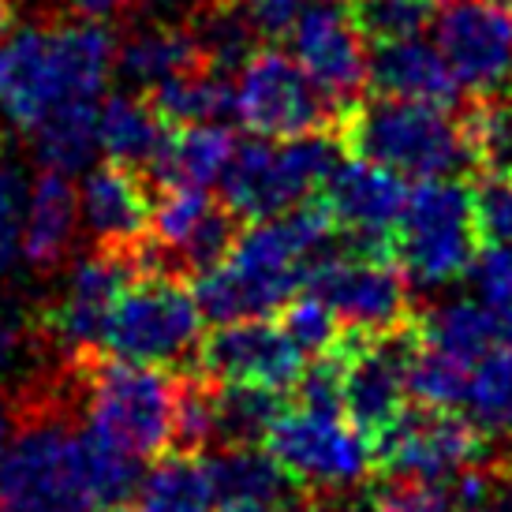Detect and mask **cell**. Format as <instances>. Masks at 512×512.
<instances>
[{
  "label": "cell",
  "instance_id": "1",
  "mask_svg": "<svg viewBox=\"0 0 512 512\" xmlns=\"http://www.w3.org/2000/svg\"><path fill=\"white\" fill-rule=\"evenodd\" d=\"M139 464L60 415H34L0 449V509L128 512Z\"/></svg>",
  "mask_w": 512,
  "mask_h": 512
},
{
  "label": "cell",
  "instance_id": "2",
  "mask_svg": "<svg viewBox=\"0 0 512 512\" xmlns=\"http://www.w3.org/2000/svg\"><path fill=\"white\" fill-rule=\"evenodd\" d=\"M333 221L326 210H288L266 217L240 232L232 251L217 266L195 277V299L202 318L240 322L270 318L299 288L307 285L311 266L329 251Z\"/></svg>",
  "mask_w": 512,
  "mask_h": 512
},
{
  "label": "cell",
  "instance_id": "3",
  "mask_svg": "<svg viewBox=\"0 0 512 512\" xmlns=\"http://www.w3.org/2000/svg\"><path fill=\"white\" fill-rule=\"evenodd\" d=\"M116 72V42L101 19L27 23L0 34V116L30 131L68 101H98Z\"/></svg>",
  "mask_w": 512,
  "mask_h": 512
},
{
  "label": "cell",
  "instance_id": "4",
  "mask_svg": "<svg viewBox=\"0 0 512 512\" xmlns=\"http://www.w3.org/2000/svg\"><path fill=\"white\" fill-rule=\"evenodd\" d=\"M341 143L352 157H367L404 180H438L475 165V150L464 124L449 109L427 101L378 98L352 105L344 116Z\"/></svg>",
  "mask_w": 512,
  "mask_h": 512
},
{
  "label": "cell",
  "instance_id": "5",
  "mask_svg": "<svg viewBox=\"0 0 512 512\" xmlns=\"http://www.w3.org/2000/svg\"><path fill=\"white\" fill-rule=\"evenodd\" d=\"M176 393L161 367L101 363L86 374V430L135 460H157L176 445Z\"/></svg>",
  "mask_w": 512,
  "mask_h": 512
},
{
  "label": "cell",
  "instance_id": "6",
  "mask_svg": "<svg viewBox=\"0 0 512 512\" xmlns=\"http://www.w3.org/2000/svg\"><path fill=\"white\" fill-rule=\"evenodd\" d=\"M479 243L471 191L456 176L419 180V187L408 191L393 228V251L412 285L441 288L464 277Z\"/></svg>",
  "mask_w": 512,
  "mask_h": 512
},
{
  "label": "cell",
  "instance_id": "7",
  "mask_svg": "<svg viewBox=\"0 0 512 512\" xmlns=\"http://www.w3.org/2000/svg\"><path fill=\"white\" fill-rule=\"evenodd\" d=\"M202 311L191 288H184L169 270H146L128 281L120 292L101 348L124 363L143 367H172L199 352Z\"/></svg>",
  "mask_w": 512,
  "mask_h": 512
},
{
  "label": "cell",
  "instance_id": "8",
  "mask_svg": "<svg viewBox=\"0 0 512 512\" xmlns=\"http://www.w3.org/2000/svg\"><path fill=\"white\" fill-rule=\"evenodd\" d=\"M333 165H337V154L322 131L296 135V139L255 135L251 143L236 146L221 176L228 210L247 221L288 214L299 202L311 199Z\"/></svg>",
  "mask_w": 512,
  "mask_h": 512
},
{
  "label": "cell",
  "instance_id": "9",
  "mask_svg": "<svg viewBox=\"0 0 512 512\" xmlns=\"http://www.w3.org/2000/svg\"><path fill=\"white\" fill-rule=\"evenodd\" d=\"M307 285L352 333H385L408 318V277L389 247H352L333 251L311 266Z\"/></svg>",
  "mask_w": 512,
  "mask_h": 512
},
{
  "label": "cell",
  "instance_id": "10",
  "mask_svg": "<svg viewBox=\"0 0 512 512\" xmlns=\"http://www.w3.org/2000/svg\"><path fill=\"white\" fill-rule=\"evenodd\" d=\"M236 116L258 139H296L333 120V101L318 90L292 53L255 49L236 79Z\"/></svg>",
  "mask_w": 512,
  "mask_h": 512
},
{
  "label": "cell",
  "instance_id": "11",
  "mask_svg": "<svg viewBox=\"0 0 512 512\" xmlns=\"http://www.w3.org/2000/svg\"><path fill=\"white\" fill-rule=\"evenodd\" d=\"M262 441L296 483L314 490L359 486L374 468V445L341 412H281Z\"/></svg>",
  "mask_w": 512,
  "mask_h": 512
},
{
  "label": "cell",
  "instance_id": "12",
  "mask_svg": "<svg viewBox=\"0 0 512 512\" xmlns=\"http://www.w3.org/2000/svg\"><path fill=\"white\" fill-rule=\"evenodd\" d=\"M419 333L404 329H385V333H352L337 341L344 363L341 385V412L348 423L363 434L378 438L400 412L404 400L412 397L408 389V370H412Z\"/></svg>",
  "mask_w": 512,
  "mask_h": 512
},
{
  "label": "cell",
  "instance_id": "13",
  "mask_svg": "<svg viewBox=\"0 0 512 512\" xmlns=\"http://www.w3.org/2000/svg\"><path fill=\"white\" fill-rule=\"evenodd\" d=\"M483 434L449 408L404 412L374 438V464L385 475L449 483L483 460Z\"/></svg>",
  "mask_w": 512,
  "mask_h": 512
},
{
  "label": "cell",
  "instance_id": "14",
  "mask_svg": "<svg viewBox=\"0 0 512 512\" xmlns=\"http://www.w3.org/2000/svg\"><path fill=\"white\" fill-rule=\"evenodd\" d=\"M434 38L460 90L498 98L512 83V12L498 0H449L434 15Z\"/></svg>",
  "mask_w": 512,
  "mask_h": 512
},
{
  "label": "cell",
  "instance_id": "15",
  "mask_svg": "<svg viewBox=\"0 0 512 512\" xmlns=\"http://www.w3.org/2000/svg\"><path fill=\"white\" fill-rule=\"evenodd\" d=\"M135 273H139V255H128V247L98 243V251L79 255L64 277L57 303L45 314V333L75 356L98 348L116 299Z\"/></svg>",
  "mask_w": 512,
  "mask_h": 512
},
{
  "label": "cell",
  "instance_id": "16",
  "mask_svg": "<svg viewBox=\"0 0 512 512\" xmlns=\"http://www.w3.org/2000/svg\"><path fill=\"white\" fill-rule=\"evenodd\" d=\"M154 255H139L146 270H187L202 273L217 266L236 243V214L228 206L210 202L206 191L195 187H165V199L150 214Z\"/></svg>",
  "mask_w": 512,
  "mask_h": 512
},
{
  "label": "cell",
  "instance_id": "17",
  "mask_svg": "<svg viewBox=\"0 0 512 512\" xmlns=\"http://www.w3.org/2000/svg\"><path fill=\"white\" fill-rule=\"evenodd\" d=\"M288 38H292V57L333 101V109H352L370 72L363 34H359L352 12L337 8L333 0L307 4Z\"/></svg>",
  "mask_w": 512,
  "mask_h": 512
},
{
  "label": "cell",
  "instance_id": "18",
  "mask_svg": "<svg viewBox=\"0 0 512 512\" xmlns=\"http://www.w3.org/2000/svg\"><path fill=\"white\" fill-rule=\"evenodd\" d=\"M303 352L281 326L270 318H240V322H217V329L199 341L202 370L217 382L262 385L281 393L299 382Z\"/></svg>",
  "mask_w": 512,
  "mask_h": 512
},
{
  "label": "cell",
  "instance_id": "19",
  "mask_svg": "<svg viewBox=\"0 0 512 512\" xmlns=\"http://www.w3.org/2000/svg\"><path fill=\"white\" fill-rule=\"evenodd\" d=\"M322 210L333 228H344L363 247H389L400 221L408 187L404 176L374 165L367 157L337 161L322 180Z\"/></svg>",
  "mask_w": 512,
  "mask_h": 512
},
{
  "label": "cell",
  "instance_id": "20",
  "mask_svg": "<svg viewBox=\"0 0 512 512\" xmlns=\"http://www.w3.org/2000/svg\"><path fill=\"white\" fill-rule=\"evenodd\" d=\"M150 191L128 165H98L83 172L79 225L105 247H135L150 228Z\"/></svg>",
  "mask_w": 512,
  "mask_h": 512
},
{
  "label": "cell",
  "instance_id": "21",
  "mask_svg": "<svg viewBox=\"0 0 512 512\" xmlns=\"http://www.w3.org/2000/svg\"><path fill=\"white\" fill-rule=\"evenodd\" d=\"M367 83L382 98L427 101V105H441V109H453L464 94L445 57H441V49L423 42V38H400V42L378 45L370 57Z\"/></svg>",
  "mask_w": 512,
  "mask_h": 512
},
{
  "label": "cell",
  "instance_id": "22",
  "mask_svg": "<svg viewBox=\"0 0 512 512\" xmlns=\"http://www.w3.org/2000/svg\"><path fill=\"white\" fill-rule=\"evenodd\" d=\"M79 232V191L57 169H42L30 184L27 217H23V262L30 270H57L64 255L72 251Z\"/></svg>",
  "mask_w": 512,
  "mask_h": 512
},
{
  "label": "cell",
  "instance_id": "23",
  "mask_svg": "<svg viewBox=\"0 0 512 512\" xmlns=\"http://www.w3.org/2000/svg\"><path fill=\"white\" fill-rule=\"evenodd\" d=\"M236 154L232 131L221 124H187L165 135V143L150 161V172L161 187H195L210 191L221 184L228 161Z\"/></svg>",
  "mask_w": 512,
  "mask_h": 512
},
{
  "label": "cell",
  "instance_id": "24",
  "mask_svg": "<svg viewBox=\"0 0 512 512\" xmlns=\"http://www.w3.org/2000/svg\"><path fill=\"white\" fill-rule=\"evenodd\" d=\"M199 45L191 27L180 23H143L116 45V72L139 90L169 83L172 75L199 68Z\"/></svg>",
  "mask_w": 512,
  "mask_h": 512
},
{
  "label": "cell",
  "instance_id": "25",
  "mask_svg": "<svg viewBox=\"0 0 512 512\" xmlns=\"http://www.w3.org/2000/svg\"><path fill=\"white\" fill-rule=\"evenodd\" d=\"M419 341L427 344V348L445 352V356L464 359V363H475L490 348H509L505 344L501 303H490V299H453V303H441V307H434L423 318Z\"/></svg>",
  "mask_w": 512,
  "mask_h": 512
},
{
  "label": "cell",
  "instance_id": "26",
  "mask_svg": "<svg viewBox=\"0 0 512 512\" xmlns=\"http://www.w3.org/2000/svg\"><path fill=\"white\" fill-rule=\"evenodd\" d=\"M165 135L169 131L157 109L135 94H109L98 105V150L113 165L150 169Z\"/></svg>",
  "mask_w": 512,
  "mask_h": 512
},
{
  "label": "cell",
  "instance_id": "27",
  "mask_svg": "<svg viewBox=\"0 0 512 512\" xmlns=\"http://www.w3.org/2000/svg\"><path fill=\"white\" fill-rule=\"evenodd\" d=\"M98 105L101 101H68L27 131L42 169H57L64 176L90 169L98 154Z\"/></svg>",
  "mask_w": 512,
  "mask_h": 512
},
{
  "label": "cell",
  "instance_id": "28",
  "mask_svg": "<svg viewBox=\"0 0 512 512\" xmlns=\"http://www.w3.org/2000/svg\"><path fill=\"white\" fill-rule=\"evenodd\" d=\"M217 494L210 483L206 460L195 453H176L157 460L154 468L146 471L135 498H131L128 512H214Z\"/></svg>",
  "mask_w": 512,
  "mask_h": 512
},
{
  "label": "cell",
  "instance_id": "29",
  "mask_svg": "<svg viewBox=\"0 0 512 512\" xmlns=\"http://www.w3.org/2000/svg\"><path fill=\"white\" fill-rule=\"evenodd\" d=\"M150 105L165 124L187 128V124H221L225 116H236V86L217 68H187L172 75L169 83L150 90Z\"/></svg>",
  "mask_w": 512,
  "mask_h": 512
},
{
  "label": "cell",
  "instance_id": "30",
  "mask_svg": "<svg viewBox=\"0 0 512 512\" xmlns=\"http://www.w3.org/2000/svg\"><path fill=\"white\" fill-rule=\"evenodd\" d=\"M206 471L217 501L281 498L296 490V479L277 464V456L258 449L255 441H225V449L206 460Z\"/></svg>",
  "mask_w": 512,
  "mask_h": 512
},
{
  "label": "cell",
  "instance_id": "31",
  "mask_svg": "<svg viewBox=\"0 0 512 512\" xmlns=\"http://www.w3.org/2000/svg\"><path fill=\"white\" fill-rule=\"evenodd\" d=\"M456 412L483 438H512V348H490L471 363Z\"/></svg>",
  "mask_w": 512,
  "mask_h": 512
},
{
  "label": "cell",
  "instance_id": "32",
  "mask_svg": "<svg viewBox=\"0 0 512 512\" xmlns=\"http://www.w3.org/2000/svg\"><path fill=\"white\" fill-rule=\"evenodd\" d=\"M191 34H195L202 64L217 68V72L243 68V60L251 57L258 45V34L247 23L240 0H202Z\"/></svg>",
  "mask_w": 512,
  "mask_h": 512
},
{
  "label": "cell",
  "instance_id": "33",
  "mask_svg": "<svg viewBox=\"0 0 512 512\" xmlns=\"http://www.w3.org/2000/svg\"><path fill=\"white\" fill-rule=\"evenodd\" d=\"M281 412H285V408H281V393L262 389V385L221 382V389L214 393L217 438H225V441L266 438Z\"/></svg>",
  "mask_w": 512,
  "mask_h": 512
},
{
  "label": "cell",
  "instance_id": "34",
  "mask_svg": "<svg viewBox=\"0 0 512 512\" xmlns=\"http://www.w3.org/2000/svg\"><path fill=\"white\" fill-rule=\"evenodd\" d=\"M438 0H352V19L374 45L419 38L434 23Z\"/></svg>",
  "mask_w": 512,
  "mask_h": 512
},
{
  "label": "cell",
  "instance_id": "35",
  "mask_svg": "<svg viewBox=\"0 0 512 512\" xmlns=\"http://www.w3.org/2000/svg\"><path fill=\"white\" fill-rule=\"evenodd\" d=\"M30 180L23 165L0 157V281L23 262V217H27Z\"/></svg>",
  "mask_w": 512,
  "mask_h": 512
},
{
  "label": "cell",
  "instance_id": "36",
  "mask_svg": "<svg viewBox=\"0 0 512 512\" xmlns=\"http://www.w3.org/2000/svg\"><path fill=\"white\" fill-rule=\"evenodd\" d=\"M475 161H486L490 172H512V105L498 98H483L464 120Z\"/></svg>",
  "mask_w": 512,
  "mask_h": 512
},
{
  "label": "cell",
  "instance_id": "37",
  "mask_svg": "<svg viewBox=\"0 0 512 512\" xmlns=\"http://www.w3.org/2000/svg\"><path fill=\"white\" fill-rule=\"evenodd\" d=\"M281 311H285L281 329L296 341V348L303 356H322V352H329L333 344L341 341V329H337L341 318L329 311L326 299H318L314 292L292 296Z\"/></svg>",
  "mask_w": 512,
  "mask_h": 512
},
{
  "label": "cell",
  "instance_id": "38",
  "mask_svg": "<svg viewBox=\"0 0 512 512\" xmlns=\"http://www.w3.org/2000/svg\"><path fill=\"white\" fill-rule=\"evenodd\" d=\"M453 490L449 483H430V479H400L389 475L370 494V512H453Z\"/></svg>",
  "mask_w": 512,
  "mask_h": 512
},
{
  "label": "cell",
  "instance_id": "39",
  "mask_svg": "<svg viewBox=\"0 0 512 512\" xmlns=\"http://www.w3.org/2000/svg\"><path fill=\"white\" fill-rule=\"evenodd\" d=\"M217 438L214 389L206 382H184L176 393V445L184 453H199Z\"/></svg>",
  "mask_w": 512,
  "mask_h": 512
},
{
  "label": "cell",
  "instance_id": "40",
  "mask_svg": "<svg viewBox=\"0 0 512 512\" xmlns=\"http://www.w3.org/2000/svg\"><path fill=\"white\" fill-rule=\"evenodd\" d=\"M471 206H475L479 240H512V172H490L483 184L471 191Z\"/></svg>",
  "mask_w": 512,
  "mask_h": 512
},
{
  "label": "cell",
  "instance_id": "41",
  "mask_svg": "<svg viewBox=\"0 0 512 512\" xmlns=\"http://www.w3.org/2000/svg\"><path fill=\"white\" fill-rule=\"evenodd\" d=\"M299 408H314V412H341V385H344V363L337 344L322 352V356L307 363L299 374Z\"/></svg>",
  "mask_w": 512,
  "mask_h": 512
},
{
  "label": "cell",
  "instance_id": "42",
  "mask_svg": "<svg viewBox=\"0 0 512 512\" xmlns=\"http://www.w3.org/2000/svg\"><path fill=\"white\" fill-rule=\"evenodd\" d=\"M471 285L479 299L490 303H512V240L486 243L483 255L471 262Z\"/></svg>",
  "mask_w": 512,
  "mask_h": 512
},
{
  "label": "cell",
  "instance_id": "43",
  "mask_svg": "<svg viewBox=\"0 0 512 512\" xmlns=\"http://www.w3.org/2000/svg\"><path fill=\"white\" fill-rule=\"evenodd\" d=\"M243 15L251 30L258 34V42H277V38H288L292 27H296L299 12L307 8L303 0H240Z\"/></svg>",
  "mask_w": 512,
  "mask_h": 512
},
{
  "label": "cell",
  "instance_id": "44",
  "mask_svg": "<svg viewBox=\"0 0 512 512\" xmlns=\"http://www.w3.org/2000/svg\"><path fill=\"white\" fill-rule=\"evenodd\" d=\"M217 512H311V505L299 498V490H292V494H281V498L217 501Z\"/></svg>",
  "mask_w": 512,
  "mask_h": 512
},
{
  "label": "cell",
  "instance_id": "45",
  "mask_svg": "<svg viewBox=\"0 0 512 512\" xmlns=\"http://www.w3.org/2000/svg\"><path fill=\"white\" fill-rule=\"evenodd\" d=\"M53 4H64L79 19H109L120 8H128V0H53Z\"/></svg>",
  "mask_w": 512,
  "mask_h": 512
},
{
  "label": "cell",
  "instance_id": "46",
  "mask_svg": "<svg viewBox=\"0 0 512 512\" xmlns=\"http://www.w3.org/2000/svg\"><path fill=\"white\" fill-rule=\"evenodd\" d=\"M494 501L501 512H512V468L501 471V479H494Z\"/></svg>",
  "mask_w": 512,
  "mask_h": 512
},
{
  "label": "cell",
  "instance_id": "47",
  "mask_svg": "<svg viewBox=\"0 0 512 512\" xmlns=\"http://www.w3.org/2000/svg\"><path fill=\"white\" fill-rule=\"evenodd\" d=\"M453 512H501V509H498V501L490 498V501H471V505H456Z\"/></svg>",
  "mask_w": 512,
  "mask_h": 512
},
{
  "label": "cell",
  "instance_id": "48",
  "mask_svg": "<svg viewBox=\"0 0 512 512\" xmlns=\"http://www.w3.org/2000/svg\"><path fill=\"white\" fill-rule=\"evenodd\" d=\"M8 438H12V427H8V415L0 412V449L8 445Z\"/></svg>",
  "mask_w": 512,
  "mask_h": 512
},
{
  "label": "cell",
  "instance_id": "49",
  "mask_svg": "<svg viewBox=\"0 0 512 512\" xmlns=\"http://www.w3.org/2000/svg\"><path fill=\"white\" fill-rule=\"evenodd\" d=\"M8 27V0H0V34Z\"/></svg>",
  "mask_w": 512,
  "mask_h": 512
},
{
  "label": "cell",
  "instance_id": "50",
  "mask_svg": "<svg viewBox=\"0 0 512 512\" xmlns=\"http://www.w3.org/2000/svg\"><path fill=\"white\" fill-rule=\"evenodd\" d=\"M157 4H187V0H157Z\"/></svg>",
  "mask_w": 512,
  "mask_h": 512
},
{
  "label": "cell",
  "instance_id": "51",
  "mask_svg": "<svg viewBox=\"0 0 512 512\" xmlns=\"http://www.w3.org/2000/svg\"><path fill=\"white\" fill-rule=\"evenodd\" d=\"M498 4H501V8H509V12H512V0H498Z\"/></svg>",
  "mask_w": 512,
  "mask_h": 512
},
{
  "label": "cell",
  "instance_id": "52",
  "mask_svg": "<svg viewBox=\"0 0 512 512\" xmlns=\"http://www.w3.org/2000/svg\"><path fill=\"white\" fill-rule=\"evenodd\" d=\"M0 512H4V509H0Z\"/></svg>",
  "mask_w": 512,
  "mask_h": 512
}]
</instances>
